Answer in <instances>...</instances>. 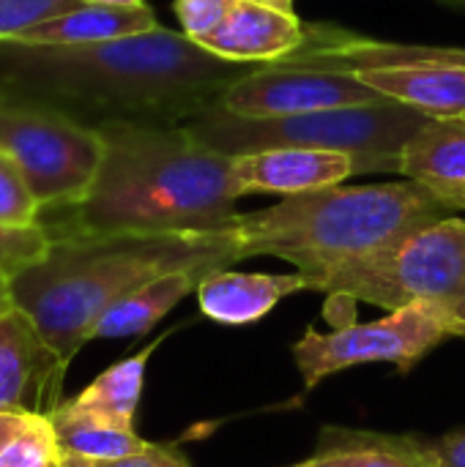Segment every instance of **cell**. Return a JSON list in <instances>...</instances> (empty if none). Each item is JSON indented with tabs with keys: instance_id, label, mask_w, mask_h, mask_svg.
<instances>
[{
	"instance_id": "1",
	"label": "cell",
	"mask_w": 465,
	"mask_h": 467,
	"mask_svg": "<svg viewBox=\"0 0 465 467\" xmlns=\"http://www.w3.org/2000/svg\"><path fill=\"white\" fill-rule=\"evenodd\" d=\"M252 68L162 25L101 44L0 41V99L38 104L93 129L181 126Z\"/></svg>"
},
{
	"instance_id": "2",
	"label": "cell",
	"mask_w": 465,
	"mask_h": 467,
	"mask_svg": "<svg viewBox=\"0 0 465 467\" xmlns=\"http://www.w3.org/2000/svg\"><path fill=\"white\" fill-rule=\"evenodd\" d=\"M99 131V175L79 205L41 219L52 235H200L233 227L241 192L230 156L184 126L107 123Z\"/></svg>"
},
{
	"instance_id": "3",
	"label": "cell",
	"mask_w": 465,
	"mask_h": 467,
	"mask_svg": "<svg viewBox=\"0 0 465 467\" xmlns=\"http://www.w3.org/2000/svg\"><path fill=\"white\" fill-rule=\"evenodd\" d=\"M238 263L230 230L200 235H52L44 260L8 279L19 309L63 367L90 342L101 315L140 285L175 274L203 276Z\"/></svg>"
},
{
	"instance_id": "4",
	"label": "cell",
	"mask_w": 465,
	"mask_h": 467,
	"mask_svg": "<svg viewBox=\"0 0 465 467\" xmlns=\"http://www.w3.org/2000/svg\"><path fill=\"white\" fill-rule=\"evenodd\" d=\"M449 211L414 181L329 186L277 205L238 213L230 227L238 260L277 257L310 279V290L329 271L381 252Z\"/></svg>"
},
{
	"instance_id": "5",
	"label": "cell",
	"mask_w": 465,
	"mask_h": 467,
	"mask_svg": "<svg viewBox=\"0 0 465 467\" xmlns=\"http://www.w3.org/2000/svg\"><path fill=\"white\" fill-rule=\"evenodd\" d=\"M428 120L430 118L422 112L397 101L288 118H238L214 104L181 126L195 140L230 159L266 148H315L348 153L356 161L359 175H400L403 150Z\"/></svg>"
},
{
	"instance_id": "6",
	"label": "cell",
	"mask_w": 465,
	"mask_h": 467,
	"mask_svg": "<svg viewBox=\"0 0 465 467\" xmlns=\"http://www.w3.org/2000/svg\"><path fill=\"white\" fill-rule=\"evenodd\" d=\"M315 290L386 312L422 301L441 309L455 337L465 339V219L441 216L422 224L392 246L329 271Z\"/></svg>"
},
{
	"instance_id": "7",
	"label": "cell",
	"mask_w": 465,
	"mask_h": 467,
	"mask_svg": "<svg viewBox=\"0 0 465 467\" xmlns=\"http://www.w3.org/2000/svg\"><path fill=\"white\" fill-rule=\"evenodd\" d=\"M0 153L22 172L44 213L79 205L104 159L101 131L63 112L0 99Z\"/></svg>"
},
{
	"instance_id": "8",
	"label": "cell",
	"mask_w": 465,
	"mask_h": 467,
	"mask_svg": "<svg viewBox=\"0 0 465 467\" xmlns=\"http://www.w3.org/2000/svg\"><path fill=\"white\" fill-rule=\"evenodd\" d=\"M447 339H455L449 317L441 309L417 301L381 320L343 323L326 334L310 326L293 345V358L304 389H315L329 375L365 364H392L406 375Z\"/></svg>"
},
{
	"instance_id": "9",
	"label": "cell",
	"mask_w": 465,
	"mask_h": 467,
	"mask_svg": "<svg viewBox=\"0 0 465 467\" xmlns=\"http://www.w3.org/2000/svg\"><path fill=\"white\" fill-rule=\"evenodd\" d=\"M378 101L389 99L378 96L356 74L269 63L238 77L219 96L217 107L238 118H288Z\"/></svg>"
},
{
	"instance_id": "10",
	"label": "cell",
	"mask_w": 465,
	"mask_h": 467,
	"mask_svg": "<svg viewBox=\"0 0 465 467\" xmlns=\"http://www.w3.org/2000/svg\"><path fill=\"white\" fill-rule=\"evenodd\" d=\"M66 367L19 309L0 315V413L49 416L60 400Z\"/></svg>"
},
{
	"instance_id": "11",
	"label": "cell",
	"mask_w": 465,
	"mask_h": 467,
	"mask_svg": "<svg viewBox=\"0 0 465 467\" xmlns=\"http://www.w3.org/2000/svg\"><path fill=\"white\" fill-rule=\"evenodd\" d=\"M285 66L329 68V71H367L419 63H465V47H430V44H397L362 33H351L334 25H304L301 47L280 60Z\"/></svg>"
},
{
	"instance_id": "12",
	"label": "cell",
	"mask_w": 465,
	"mask_h": 467,
	"mask_svg": "<svg viewBox=\"0 0 465 467\" xmlns=\"http://www.w3.org/2000/svg\"><path fill=\"white\" fill-rule=\"evenodd\" d=\"M233 181L244 194H282L296 197L329 186H340L356 172L348 153L315 148H266L230 159Z\"/></svg>"
},
{
	"instance_id": "13",
	"label": "cell",
	"mask_w": 465,
	"mask_h": 467,
	"mask_svg": "<svg viewBox=\"0 0 465 467\" xmlns=\"http://www.w3.org/2000/svg\"><path fill=\"white\" fill-rule=\"evenodd\" d=\"M304 41V25L296 14H285L252 0H236L227 16L197 41L206 52L247 66H269L293 55Z\"/></svg>"
},
{
	"instance_id": "14",
	"label": "cell",
	"mask_w": 465,
	"mask_h": 467,
	"mask_svg": "<svg viewBox=\"0 0 465 467\" xmlns=\"http://www.w3.org/2000/svg\"><path fill=\"white\" fill-rule=\"evenodd\" d=\"M400 175L449 213L465 211V118L428 120L406 145Z\"/></svg>"
},
{
	"instance_id": "15",
	"label": "cell",
	"mask_w": 465,
	"mask_h": 467,
	"mask_svg": "<svg viewBox=\"0 0 465 467\" xmlns=\"http://www.w3.org/2000/svg\"><path fill=\"white\" fill-rule=\"evenodd\" d=\"M310 279L304 274H241V271H214L197 290L200 312L222 326H249L263 320L282 298L307 293Z\"/></svg>"
},
{
	"instance_id": "16",
	"label": "cell",
	"mask_w": 465,
	"mask_h": 467,
	"mask_svg": "<svg viewBox=\"0 0 465 467\" xmlns=\"http://www.w3.org/2000/svg\"><path fill=\"white\" fill-rule=\"evenodd\" d=\"M356 77L378 96L406 104L430 120L465 118V63H419L367 68Z\"/></svg>"
},
{
	"instance_id": "17",
	"label": "cell",
	"mask_w": 465,
	"mask_h": 467,
	"mask_svg": "<svg viewBox=\"0 0 465 467\" xmlns=\"http://www.w3.org/2000/svg\"><path fill=\"white\" fill-rule=\"evenodd\" d=\"M310 467H439L433 441L348 427H326L318 435Z\"/></svg>"
},
{
	"instance_id": "18",
	"label": "cell",
	"mask_w": 465,
	"mask_h": 467,
	"mask_svg": "<svg viewBox=\"0 0 465 467\" xmlns=\"http://www.w3.org/2000/svg\"><path fill=\"white\" fill-rule=\"evenodd\" d=\"M203 279L206 276L197 271H175L140 285L101 315V320L90 331V342L148 334L164 315H170L186 296H192Z\"/></svg>"
},
{
	"instance_id": "19",
	"label": "cell",
	"mask_w": 465,
	"mask_h": 467,
	"mask_svg": "<svg viewBox=\"0 0 465 467\" xmlns=\"http://www.w3.org/2000/svg\"><path fill=\"white\" fill-rule=\"evenodd\" d=\"M159 27L151 5L145 8H104V5H77L41 25L30 27L16 41L30 44H101Z\"/></svg>"
},
{
	"instance_id": "20",
	"label": "cell",
	"mask_w": 465,
	"mask_h": 467,
	"mask_svg": "<svg viewBox=\"0 0 465 467\" xmlns=\"http://www.w3.org/2000/svg\"><path fill=\"white\" fill-rule=\"evenodd\" d=\"M49 419L58 432L63 454L85 460H118L140 454L151 446L134 432V427H121L112 419L77 405L74 397L63 400L49 413Z\"/></svg>"
},
{
	"instance_id": "21",
	"label": "cell",
	"mask_w": 465,
	"mask_h": 467,
	"mask_svg": "<svg viewBox=\"0 0 465 467\" xmlns=\"http://www.w3.org/2000/svg\"><path fill=\"white\" fill-rule=\"evenodd\" d=\"M159 342L162 339L151 342L140 353L104 369L96 380H90V386H85L74 397V402L112 419L121 427H134V416H137L143 386H145V367H148V358L153 356V350L159 348Z\"/></svg>"
},
{
	"instance_id": "22",
	"label": "cell",
	"mask_w": 465,
	"mask_h": 467,
	"mask_svg": "<svg viewBox=\"0 0 465 467\" xmlns=\"http://www.w3.org/2000/svg\"><path fill=\"white\" fill-rule=\"evenodd\" d=\"M0 467H63V449L49 416L33 413L0 451Z\"/></svg>"
},
{
	"instance_id": "23",
	"label": "cell",
	"mask_w": 465,
	"mask_h": 467,
	"mask_svg": "<svg viewBox=\"0 0 465 467\" xmlns=\"http://www.w3.org/2000/svg\"><path fill=\"white\" fill-rule=\"evenodd\" d=\"M49 246H52V233L44 224H30V227L0 224V274L11 279L27 265L44 260Z\"/></svg>"
},
{
	"instance_id": "24",
	"label": "cell",
	"mask_w": 465,
	"mask_h": 467,
	"mask_svg": "<svg viewBox=\"0 0 465 467\" xmlns=\"http://www.w3.org/2000/svg\"><path fill=\"white\" fill-rule=\"evenodd\" d=\"M0 224H41V205L36 202L22 172L5 153H0Z\"/></svg>"
},
{
	"instance_id": "25",
	"label": "cell",
	"mask_w": 465,
	"mask_h": 467,
	"mask_svg": "<svg viewBox=\"0 0 465 467\" xmlns=\"http://www.w3.org/2000/svg\"><path fill=\"white\" fill-rule=\"evenodd\" d=\"M82 5L79 0H0V41H16L30 27L63 11Z\"/></svg>"
},
{
	"instance_id": "26",
	"label": "cell",
	"mask_w": 465,
	"mask_h": 467,
	"mask_svg": "<svg viewBox=\"0 0 465 467\" xmlns=\"http://www.w3.org/2000/svg\"><path fill=\"white\" fill-rule=\"evenodd\" d=\"M233 5L236 0H173V11L178 16L181 33L195 44L206 38L211 30H217Z\"/></svg>"
},
{
	"instance_id": "27",
	"label": "cell",
	"mask_w": 465,
	"mask_h": 467,
	"mask_svg": "<svg viewBox=\"0 0 465 467\" xmlns=\"http://www.w3.org/2000/svg\"><path fill=\"white\" fill-rule=\"evenodd\" d=\"M63 467H192L186 457L170 446H156L151 443L145 451L132 454V457H118V460H85L74 454H63Z\"/></svg>"
},
{
	"instance_id": "28",
	"label": "cell",
	"mask_w": 465,
	"mask_h": 467,
	"mask_svg": "<svg viewBox=\"0 0 465 467\" xmlns=\"http://www.w3.org/2000/svg\"><path fill=\"white\" fill-rule=\"evenodd\" d=\"M439 467H465V427L447 432L441 441H433Z\"/></svg>"
},
{
	"instance_id": "29",
	"label": "cell",
	"mask_w": 465,
	"mask_h": 467,
	"mask_svg": "<svg viewBox=\"0 0 465 467\" xmlns=\"http://www.w3.org/2000/svg\"><path fill=\"white\" fill-rule=\"evenodd\" d=\"M33 413H0V451L8 446V441L25 430V424L30 421Z\"/></svg>"
},
{
	"instance_id": "30",
	"label": "cell",
	"mask_w": 465,
	"mask_h": 467,
	"mask_svg": "<svg viewBox=\"0 0 465 467\" xmlns=\"http://www.w3.org/2000/svg\"><path fill=\"white\" fill-rule=\"evenodd\" d=\"M85 5H104V8H145V0H79Z\"/></svg>"
},
{
	"instance_id": "31",
	"label": "cell",
	"mask_w": 465,
	"mask_h": 467,
	"mask_svg": "<svg viewBox=\"0 0 465 467\" xmlns=\"http://www.w3.org/2000/svg\"><path fill=\"white\" fill-rule=\"evenodd\" d=\"M14 304H11V293H8V276L5 274H0V315L5 312V309H11Z\"/></svg>"
},
{
	"instance_id": "32",
	"label": "cell",
	"mask_w": 465,
	"mask_h": 467,
	"mask_svg": "<svg viewBox=\"0 0 465 467\" xmlns=\"http://www.w3.org/2000/svg\"><path fill=\"white\" fill-rule=\"evenodd\" d=\"M252 3H260V5H269V8H277V11H285V14H296L293 0H252Z\"/></svg>"
},
{
	"instance_id": "33",
	"label": "cell",
	"mask_w": 465,
	"mask_h": 467,
	"mask_svg": "<svg viewBox=\"0 0 465 467\" xmlns=\"http://www.w3.org/2000/svg\"><path fill=\"white\" fill-rule=\"evenodd\" d=\"M447 3H455V5H465V0H447Z\"/></svg>"
},
{
	"instance_id": "34",
	"label": "cell",
	"mask_w": 465,
	"mask_h": 467,
	"mask_svg": "<svg viewBox=\"0 0 465 467\" xmlns=\"http://www.w3.org/2000/svg\"><path fill=\"white\" fill-rule=\"evenodd\" d=\"M291 467H310L307 462H299V465H291Z\"/></svg>"
}]
</instances>
